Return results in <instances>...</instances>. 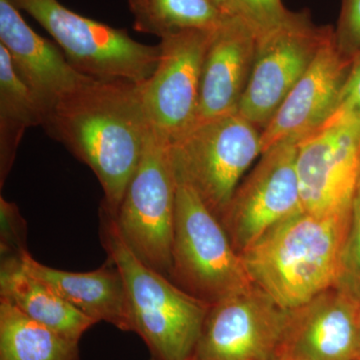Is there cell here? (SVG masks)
<instances>
[{"instance_id":"cell-22","label":"cell","mask_w":360,"mask_h":360,"mask_svg":"<svg viewBox=\"0 0 360 360\" xmlns=\"http://www.w3.org/2000/svg\"><path fill=\"white\" fill-rule=\"evenodd\" d=\"M236 13L262 37L283 23L290 15L281 0H234Z\"/></svg>"},{"instance_id":"cell-17","label":"cell","mask_w":360,"mask_h":360,"mask_svg":"<svg viewBox=\"0 0 360 360\" xmlns=\"http://www.w3.org/2000/svg\"><path fill=\"white\" fill-rule=\"evenodd\" d=\"M28 272L49 283L66 302L92 321H105L122 331H132L131 309L124 279L108 258L89 272H71L40 264L26 251L20 257Z\"/></svg>"},{"instance_id":"cell-18","label":"cell","mask_w":360,"mask_h":360,"mask_svg":"<svg viewBox=\"0 0 360 360\" xmlns=\"http://www.w3.org/2000/svg\"><path fill=\"white\" fill-rule=\"evenodd\" d=\"M0 298L68 340L79 342L96 321L66 302L49 283L32 276L20 258H2Z\"/></svg>"},{"instance_id":"cell-6","label":"cell","mask_w":360,"mask_h":360,"mask_svg":"<svg viewBox=\"0 0 360 360\" xmlns=\"http://www.w3.org/2000/svg\"><path fill=\"white\" fill-rule=\"evenodd\" d=\"M175 172L219 219L262 155V131L238 111L196 122L170 143Z\"/></svg>"},{"instance_id":"cell-24","label":"cell","mask_w":360,"mask_h":360,"mask_svg":"<svg viewBox=\"0 0 360 360\" xmlns=\"http://www.w3.org/2000/svg\"><path fill=\"white\" fill-rule=\"evenodd\" d=\"M335 37L338 49L345 56L355 58L360 52V0H341Z\"/></svg>"},{"instance_id":"cell-13","label":"cell","mask_w":360,"mask_h":360,"mask_svg":"<svg viewBox=\"0 0 360 360\" xmlns=\"http://www.w3.org/2000/svg\"><path fill=\"white\" fill-rule=\"evenodd\" d=\"M360 284L335 285L290 310L279 360L359 359Z\"/></svg>"},{"instance_id":"cell-8","label":"cell","mask_w":360,"mask_h":360,"mask_svg":"<svg viewBox=\"0 0 360 360\" xmlns=\"http://www.w3.org/2000/svg\"><path fill=\"white\" fill-rule=\"evenodd\" d=\"M333 34L331 26L314 25L309 11H291L283 23L258 37L238 112L262 131Z\"/></svg>"},{"instance_id":"cell-3","label":"cell","mask_w":360,"mask_h":360,"mask_svg":"<svg viewBox=\"0 0 360 360\" xmlns=\"http://www.w3.org/2000/svg\"><path fill=\"white\" fill-rule=\"evenodd\" d=\"M101 239L122 272L129 295L134 333L160 360H193L210 304L180 288L137 257L115 215L101 207Z\"/></svg>"},{"instance_id":"cell-29","label":"cell","mask_w":360,"mask_h":360,"mask_svg":"<svg viewBox=\"0 0 360 360\" xmlns=\"http://www.w3.org/2000/svg\"><path fill=\"white\" fill-rule=\"evenodd\" d=\"M150 360H160V359H155V357L151 356V359Z\"/></svg>"},{"instance_id":"cell-31","label":"cell","mask_w":360,"mask_h":360,"mask_svg":"<svg viewBox=\"0 0 360 360\" xmlns=\"http://www.w3.org/2000/svg\"><path fill=\"white\" fill-rule=\"evenodd\" d=\"M193 360H196V359H193Z\"/></svg>"},{"instance_id":"cell-2","label":"cell","mask_w":360,"mask_h":360,"mask_svg":"<svg viewBox=\"0 0 360 360\" xmlns=\"http://www.w3.org/2000/svg\"><path fill=\"white\" fill-rule=\"evenodd\" d=\"M350 229V207L300 210L272 227L240 255L251 283L291 310L340 281Z\"/></svg>"},{"instance_id":"cell-20","label":"cell","mask_w":360,"mask_h":360,"mask_svg":"<svg viewBox=\"0 0 360 360\" xmlns=\"http://www.w3.org/2000/svg\"><path fill=\"white\" fill-rule=\"evenodd\" d=\"M0 360H80L79 347L0 298Z\"/></svg>"},{"instance_id":"cell-12","label":"cell","mask_w":360,"mask_h":360,"mask_svg":"<svg viewBox=\"0 0 360 360\" xmlns=\"http://www.w3.org/2000/svg\"><path fill=\"white\" fill-rule=\"evenodd\" d=\"M360 158V124L331 116L297 143L296 172L302 210L328 213L347 210Z\"/></svg>"},{"instance_id":"cell-25","label":"cell","mask_w":360,"mask_h":360,"mask_svg":"<svg viewBox=\"0 0 360 360\" xmlns=\"http://www.w3.org/2000/svg\"><path fill=\"white\" fill-rule=\"evenodd\" d=\"M360 283V158L350 205V229L343 276Z\"/></svg>"},{"instance_id":"cell-30","label":"cell","mask_w":360,"mask_h":360,"mask_svg":"<svg viewBox=\"0 0 360 360\" xmlns=\"http://www.w3.org/2000/svg\"><path fill=\"white\" fill-rule=\"evenodd\" d=\"M356 360H360V359H356Z\"/></svg>"},{"instance_id":"cell-7","label":"cell","mask_w":360,"mask_h":360,"mask_svg":"<svg viewBox=\"0 0 360 360\" xmlns=\"http://www.w3.org/2000/svg\"><path fill=\"white\" fill-rule=\"evenodd\" d=\"M177 179L170 142L153 129L115 215L123 238L144 264L170 278Z\"/></svg>"},{"instance_id":"cell-27","label":"cell","mask_w":360,"mask_h":360,"mask_svg":"<svg viewBox=\"0 0 360 360\" xmlns=\"http://www.w3.org/2000/svg\"><path fill=\"white\" fill-rule=\"evenodd\" d=\"M224 16L238 15L234 0H212Z\"/></svg>"},{"instance_id":"cell-14","label":"cell","mask_w":360,"mask_h":360,"mask_svg":"<svg viewBox=\"0 0 360 360\" xmlns=\"http://www.w3.org/2000/svg\"><path fill=\"white\" fill-rule=\"evenodd\" d=\"M354 60L333 34L262 130V153L281 142L302 141L333 115Z\"/></svg>"},{"instance_id":"cell-15","label":"cell","mask_w":360,"mask_h":360,"mask_svg":"<svg viewBox=\"0 0 360 360\" xmlns=\"http://www.w3.org/2000/svg\"><path fill=\"white\" fill-rule=\"evenodd\" d=\"M0 44L44 110V117L59 101L89 84L68 63L59 46L30 27L11 0H0Z\"/></svg>"},{"instance_id":"cell-26","label":"cell","mask_w":360,"mask_h":360,"mask_svg":"<svg viewBox=\"0 0 360 360\" xmlns=\"http://www.w3.org/2000/svg\"><path fill=\"white\" fill-rule=\"evenodd\" d=\"M331 116H342L360 124V52L354 58L338 108Z\"/></svg>"},{"instance_id":"cell-21","label":"cell","mask_w":360,"mask_h":360,"mask_svg":"<svg viewBox=\"0 0 360 360\" xmlns=\"http://www.w3.org/2000/svg\"><path fill=\"white\" fill-rule=\"evenodd\" d=\"M136 32L160 39L187 30H213L225 16L212 0H127Z\"/></svg>"},{"instance_id":"cell-10","label":"cell","mask_w":360,"mask_h":360,"mask_svg":"<svg viewBox=\"0 0 360 360\" xmlns=\"http://www.w3.org/2000/svg\"><path fill=\"white\" fill-rule=\"evenodd\" d=\"M297 143L283 141L264 151L220 215V224L239 255L302 210L296 172Z\"/></svg>"},{"instance_id":"cell-4","label":"cell","mask_w":360,"mask_h":360,"mask_svg":"<svg viewBox=\"0 0 360 360\" xmlns=\"http://www.w3.org/2000/svg\"><path fill=\"white\" fill-rule=\"evenodd\" d=\"M176 179L170 279L208 304L250 288L243 259L219 219L193 187Z\"/></svg>"},{"instance_id":"cell-19","label":"cell","mask_w":360,"mask_h":360,"mask_svg":"<svg viewBox=\"0 0 360 360\" xmlns=\"http://www.w3.org/2000/svg\"><path fill=\"white\" fill-rule=\"evenodd\" d=\"M44 110L0 44V186L13 167L25 130L42 127Z\"/></svg>"},{"instance_id":"cell-23","label":"cell","mask_w":360,"mask_h":360,"mask_svg":"<svg viewBox=\"0 0 360 360\" xmlns=\"http://www.w3.org/2000/svg\"><path fill=\"white\" fill-rule=\"evenodd\" d=\"M0 251L2 258H20L28 251L27 225L15 203L0 198Z\"/></svg>"},{"instance_id":"cell-28","label":"cell","mask_w":360,"mask_h":360,"mask_svg":"<svg viewBox=\"0 0 360 360\" xmlns=\"http://www.w3.org/2000/svg\"><path fill=\"white\" fill-rule=\"evenodd\" d=\"M359 359H360V300L359 309Z\"/></svg>"},{"instance_id":"cell-11","label":"cell","mask_w":360,"mask_h":360,"mask_svg":"<svg viewBox=\"0 0 360 360\" xmlns=\"http://www.w3.org/2000/svg\"><path fill=\"white\" fill-rule=\"evenodd\" d=\"M213 30H182L161 39L158 65L141 85L149 125L170 143L195 124L203 59Z\"/></svg>"},{"instance_id":"cell-1","label":"cell","mask_w":360,"mask_h":360,"mask_svg":"<svg viewBox=\"0 0 360 360\" xmlns=\"http://www.w3.org/2000/svg\"><path fill=\"white\" fill-rule=\"evenodd\" d=\"M141 84L94 79L59 101L44 117L45 132L94 172L101 205L115 215L141 161L149 125Z\"/></svg>"},{"instance_id":"cell-9","label":"cell","mask_w":360,"mask_h":360,"mask_svg":"<svg viewBox=\"0 0 360 360\" xmlns=\"http://www.w3.org/2000/svg\"><path fill=\"white\" fill-rule=\"evenodd\" d=\"M290 319L252 284L210 304L193 359L279 360Z\"/></svg>"},{"instance_id":"cell-16","label":"cell","mask_w":360,"mask_h":360,"mask_svg":"<svg viewBox=\"0 0 360 360\" xmlns=\"http://www.w3.org/2000/svg\"><path fill=\"white\" fill-rule=\"evenodd\" d=\"M257 42V33L238 15L225 16L213 30L203 59L196 122L238 111L252 72Z\"/></svg>"},{"instance_id":"cell-5","label":"cell","mask_w":360,"mask_h":360,"mask_svg":"<svg viewBox=\"0 0 360 360\" xmlns=\"http://www.w3.org/2000/svg\"><path fill=\"white\" fill-rule=\"evenodd\" d=\"M11 2L34 18L53 37L68 63L86 77L141 84L155 72L160 44H141L127 30L73 13L58 0Z\"/></svg>"}]
</instances>
